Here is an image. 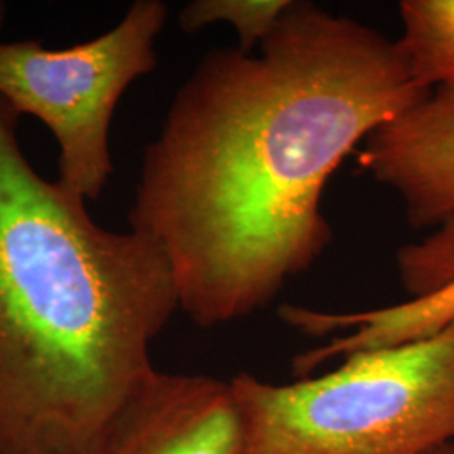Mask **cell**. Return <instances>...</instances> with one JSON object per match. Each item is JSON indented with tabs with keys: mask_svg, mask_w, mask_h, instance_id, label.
<instances>
[{
	"mask_svg": "<svg viewBox=\"0 0 454 454\" xmlns=\"http://www.w3.org/2000/svg\"><path fill=\"white\" fill-rule=\"evenodd\" d=\"M358 167L403 202L409 226L454 214V84L382 123L357 150Z\"/></svg>",
	"mask_w": 454,
	"mask_h": 454,
	"instance_id": "cell-6",
	"label": "cell"
},
{
	"mask_svg": "<svg viewBox=\"0 0 454 454\" xmlns=\"http://www.w3.org/2000/svg\"><path fill=\"white\" fill-rule=\"evenodd\" d=\"M279 317L285 324L313 337L341 332L340 337L332 339L324 347H317L294 357V375L303 379L332 358L421 340L438 333L454 322V283L439 292L411 298L406 303L384 309L330 313L285 305L279 309Z\"/></svg>",
	"mask_w": 454,
	"mask_h": 454,
	"instance_id": "cell-7",
	"label": "cell"
},
{
	"mask_svg": "<svg viewBox=\"0 0 454 454\" xmlns=\"http://www.w3.org/2000/svg\"><path fill=\"white\" fill-rule=\"evenodd\" d=\"M429 93L397 41L311 2L292 0L254 52H207L146 145L130 209L180 309L209 328L266 309L332 241L333 172Z\"/></svg>",
	"mask_w": 454,
	"mask_h": 454,
	"instance_id": "cell-1",
	"label": "cell"
},
{
	"mask_svg": "<svg viewBox=\"0 0 454 454\" xmlns=\"http://www.w3.org/2000/svg\"><path fill=\"white\" fill-rule=\"evenodd\" d=\"M0 98V454H98L180 309L145 236L34 170Z\"/></svg>",
	"mask_w": 454,
	"mask_h": 454,
	"instance_id": "cell-2",
	"label": "cell"
},
{
	"mask_svg": "<svg viewBox=\"0 0 454 454\" xmlns=\"http://www.w3.org/2000/svg\"><path fill=\"white\" fill-rule=\"evenodd\" d=\"M422 454H454V441L438 444V446H434V448H431V450H427L426 453Z\"/></svg>",
	"mask_w": 454,
	"mask_h": 454,
	"instance_id": "cell-11",
	"label": "cell"
},
{
	"mask_svg": "<svg viewBox=\"0 0 454 454\" xmlns=\"http://www.w3.org/2000/svg\"><path fill=\"white\" fill-rule=\"evenodd\" d=\"M231 380L153 371L120 411L98 454H241Z\"/></svg>",
	"mask_w": 454,
	"mask_h": 454,
	"instance_id": "cell-5",
	"label": "cell"
},
{
	"mask_svg": "<svg viewBox=\"0 0 454 454\" xmlns=\"http://www.w3.org/2000/svg\"><path fill=\"white\" fill-rule=\"evenodd\" d=\"M438 227V232L424 243L411 244L399 251V273L412 298L454 283V214Z\"/></svg>",
	"mask_w": 454,
	"mask_h": 454,
	"instance_id": "cell-10",
	"label": "cell"
},
{
	"mask_svg": "<svg viewBox=\"0 0 454 454\" xmlns=\"http://www.w3.org/2000/svg\"><path fill=\"white\" fill-rule=\"evenodd\" d=\"M397 46L412 80L433 91L454 84V0H403Z\"/></svg>",
	"mask_w": 454,
	"mask_h": 454,
	"instance_id": "cell-8",
	"label": "cell"
},
{
	"mask_svg": "<svg viewBox=\"0 0 454 454\" xmlns=\"http://www.w3.org/2000/svg\"><path fill=\"white\" fill-rule=\"evenodd\" d=\"M5 4L4 2H0V29H2V26H4V19H5Z\"/></svg>",
	"mask_w": 454,
	"mask_h": 454,
	"instance_id": "cell-12",
	"label": "cell"
},
{
	"mask_svg": "<svg viewBox=\"0 0 454 454\" xmlns=\"http://www.w3.org/2000/svg\"><path fill=\"white\" fill-rule=\"evenodd\" d=\"M167 16L162 0H137L114 29L71 48L0 41V98L48 127L59 146L58 182L84 200L108 185L114 110L155 69Z\"/></svg>",
	"mask_w": 454,
	"mask_h": 454,
	"instance_id": "cell-4",
	"label": "cell"
},
{
	"mask_svg": "<svg viewBox=\"0 0 454 454\" xmlns=\"http://www.w3.org/2000/svg\"><path fill=\"white\" fill-rule=\"evenodd\" d=\"M290 4L292 0H194L180 11L179 24L187 34L214 24H227L238 34V48L254 52Z\"/></svg>",
	"mask_w": 454,
	"mask_h": 454,
	"instance_id": "cell-9",
	"label": "cell"
},
{
	"mask_svg": "<svg viewBox=\"0 0 454 454\" xmlns=\"http://www.w3.org/2000/svg\"><path fill=\"white\" fill-rule=\"evenodd\" d=\"M241 454H422L454 441V322L293 384L238 373Z\"/></svg>",
	"mask_w": 454,
	"mask_h": 454,
	"instance_id": "cell-3",
	"label": "cell"
}]
</instances>
